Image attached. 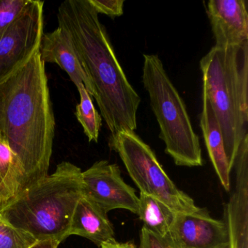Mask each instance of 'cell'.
Listing matches in <instances>:
<instances>
[{
    "label": "cell",
    "mask_w": 248,
    "mask_h": 248,
    "mask_svg": "<svg viewBox=\"0 0 248 248\" xmlns=\"http://www.w3.org/2000/svg\"><path fill=\"white\" fill-rule=\"evenodd\" d=\"M45 63L38 51L0 82V135L24 168V190L48 175L54 113Z\"/></svg>",
    "instance_id": "obj_1"
},
{
    "label": "cell",
    "mask_w": 248,
    "mask_h": 248,
    "mask_svg": "<svg viewBox=\"0 0 248 248\" xmlns=\"http://www.w3.org/2000/svg\"><path fill=\"white\" fill-rule=\"evenodd\" d=\"M57 18L93 86L94 98L110 138L134 132L140 98L117 60L95 8L89 0H66L59 7Z\"/></svg>",
    "instance_id": "obj_2"
},
{
    "label": "cell",
    "mask_w": 248,
    "mask_h": 248,
    "mask_svg": "<svg viewBox=\"0 0 248 248\" xmlns=\"http://www.w3.org/2000/svg\"><path fill=\"white\" fill-rule=\"evenodd\" d=\"M82 170L63 162L56 171L0 205L5 221L38 242H61L69 236L75 207L82 196Z\"/></svg>",
    "instance_id": "obj_3"
},
{
    "label": "cell",
    "mask_w": 248,
    "mask_h": 248,
    "mask_svg": "<svg viewBox=\"0 0 248 248\" xmlns=\"http://www.w3.org/2000/svg\"><path fill=\"white\" fill-rule=\"evenodd\" d=\"M203 94L211 104L233 168L239 145L248 136V41L214 46L200 60Z\"/></svg>",
    "instance_id": "obj_4"
},
{
    "label": "cell",
    "mask_w": 248,
    "mask_h": 248,
    "mask_svg": "<svg viewBox=\"0 0 248 248\" xmlns=\"http://www.w3.org/2000/svg\"><path fill=\"white\" fill-rule=\"evenodd\" d=\"M142 79L159 124L165 153L178 166H202L200 139L193 129L184 100L157 55H143Z\"/></svg>",
    "instance_id": "obj_5"
},
{
    "label": "cell",
    "mask_w": 248,
    "mask_h": 248,
    "mask_svg": "<svg viewBox=\"0 0 248 248\" xmlns=\"http://www.w3.org/2000/svg\"><path fill=\"white\" fill-rule=\"evenodd\" d=\"M109 146L121 158L140 193L157 199L176 213L200 210L194 200L175 185L150 146L135 132H123L110 138Z\"/></svg>",
    "instance_id": "obj_6"
},
{
    "label": "cell",
    "mask_w": 248,
    "mask_h": 248,
    "mask_svg": "<svg viewBox=\"0 0 248 248\" xmlns=\"http://www.w3.org/2000/svg\"><path fill=\"white\" fill-rule=\"evenodd\" d=\"M44 2L31 0L21 16L0 35V82L27 63L40 47Z\"/></svg>",
    "instance_id": "obj_7"
},
{
    "label": "cell",
    "mask_w": 248,
    "mask_h": 248,
    "mask_svg": "<svg viewBox=\"0 0 248 248\" xmlns=\"http://www.w3.org/2000/svg\"><path fill=\"white\" fill-rule=\"evenodd\" d=\"M82 196L92 200L106 213L123 209L137 214L139 197L126 184L117 164L98 161L82 172Z\"/></svg>",
    "instance_id": "obj_8"
},
{
    "label": "cell",
    "mask_w": 248,
    "mask_h": 248,
    "mask_svg": "<svg viewBox=\"0 0 248 248\" xmlns=\"http://www.w3.org/2000/svg\"><path fill=\"white\" fill-rule=\"evenodd\" d=\"M167 238L175 248H229L224 220L213 218L201 207L192 213H177Z\"/></svg>",
    "instance_id": "obj_9"
},
{
    "label": "cell",
    "mask_w": 248,
    "mask_h": 248,
    "mask_svg": "<svg viewBox=\"0 0 248 248\" xmlns=\"http://www.w3.org/2000/svg\"><path fill=\"white\" fill-rule=\"evenodd\" d=\"M247 0H210L206 11L210 20L215 46H239L248 41Z\"/></svg>",
    "instance_id": "obj_10"
},
{
    "label": "cell",
    "mask_w": 248,
    "mask_h": 248,
    "mask_svg": "<svg viewBox=\"0 0 248 248\" xmlns=\"http://www.w3.org/2000/svg\"><path fill=\"white\" fill-rule=\"evenodd\" d=\"M236 190L226 207L224 221L229 235V248H248V145L238 149L234 164Z\"/></svg>",
    "instance_id": "obj_11"
},
{
    "label": "cell",
    "mask_w": 248,
    "mask_h": 248,
    "mask_svg": "<svg viewBox=\"0 0 248 248\" xmlns=\"http://www.w3.org/2000/svg\"><path fill=\"white\" fill-rule=\"evenodd\" d=\"M39 53L45 63L59 65L67 73L77 88L83 84L88 93L94 98L93 86L81 65L70 38L63 29L59 27L52 32L43 34Z\"/></svg>",
    "instance_id": "obj_12"
},
{
    "label": "cell",
    "mask_w": 248,
    "mask_h": 248,
    "mask_svg": "<svg viewBox=\"0 0 248 248\" xmlns=\"http://www.w3.org/2000/svg\"><path fill=\"white\" fill-rule=\"evenodd\" d=\"M86 238L101 248L103 244L115 241L114 230L106 213L96 203L82 196L74 211L69 236Z\"/></svg>",
    "instance_id": "obj_13"
},
{
    "label": "cell",
    "mask_w": 248,
    "mask_h": 248,
    "mask_svg": "<svg viewBox=\"0 0 248 248\" xmlns=\"http://www.w3.org/2000/svg\"><path fill=\"white\" fill-rule=\"evenodd\" d=\"M200 127L202 130L204 143L208 152L210 161L226 191L230 190V173L232 168L229 165L221 131L217 119L208 98L203 94L202 111L200 115Z\"/></svg>",
    "instance_id": "obj_14"
},
{
    "label": "cell",
    "mask_w": 248,
    "mask_h": 248,
    "mask_svg": "<svg viewBox=\"0 0 248 248\" xmlns=\"http://www.w3.org/2000/svg\"><path fill=\"white\" fill-rule=\"evenodd\" d=\"M25 175L18 156L0 135V205L6 204L24 190Z\"/></svg>",
    "instance_id": "obj_15"
},
{
    "label": "cell",
    "mask_w": 248,
    "mask_h": 248,
    "mask_svg": "<svg viewBox=\"0 0 248 248\" xmlns=\"http://www.w3.org/2000/svg\"><path fill=\"white\" fill-rule=\"evenodd\" d=\"M176 214L157 199L140 193L137 215L143 222V227L152 233L167 237Z\"/></svg>",
    "instance_id": "obj_16"
},
{
    "label": "cell",
    "mask_w": 248,
    "mask_h": 248,
    "mask_svg": "<svg viewBox=\"0 0 248 248\" xmlns=\"http://www.w3.org/2000/svg\"><path fill=\"white\" fill-rule=\"evenodd\" d=\"M80 101L76 107L77 119L90 142H98L102 124V117L94 107L92 98L83 84L78 88Z\"/></svg>",
    "instance_id": "obj_17"
},
{
    "label": "cell",
    "mask_w": 248,
    "mask_h": 248,
    "mask_svg": "<svg viewBox=\"0 0 248 248\" xmlns=\"http://www.w3.org/2000/svg\"><path fill=\"white\" fill-rule=\"evenodd\" d=\"M38 241L0 217V248H31Z\"/></svg>",
    "instance_id": "obj_18"
},
{
    "label": "cell",
    "mask_w": 248,
    "mask_h": 248,
    "mask_svg": "<svg viewBox=\"0 0 248 248\" xmlns=\"http://www.w3.org/2000/svg\"><path fill=\"white\" fill-rule=\"evenodd\" d=\"M31 0H0V35L15 22Z\"/></svg>",
    "instance_id": "obj_19"
},
{
    "label": "cell",
    "mask_w": 248,
    "mask_h": 248,
    "mask_svg": "<svg viewBox=\"0 0 248 248\" xmlns=\"http://www.w3.org/2000/svg\"><path fill=\"white\" fill-rule=\"evenodd\" d=\"M96 12L109 16H121L123 14L124 0H89Z\"/></svg>",
    "instance_id": "obj_20"
},
{
    "label": "cell",
    "mask_w": 248,
    "mask_h": 248,
    "mask_svg": "<svg viewBox=\"0 0 248 248\" xmlns=\"http://www.w3.org/2000/svg\"><path fill=\"white\" fill-rule=\"evenodd\" d=\"M139 248H175L167 237H162L142 228Z\"/></svg>",
    "instance_id": "obj_21"
},
{
    "label": "cell",
    "mask_w": 248,
    "mask_h": 248,
    "mask_svg": "<svg viewBox=\"0 0 248 248\" xmlns=\"http://www.w3.org/2000/svg\"><path fill=\"white\" fill-rule=\"evenodd\" d=\"M101 248H138L137 246L133 242H119L114 241L109 243L103 244Z\"/></svg>",
    "instance_id": "obj_22"
},
{
    "label": "cell",
    "mask_w": 248,
    "mask_h": 248,
    "mask_svg": "<svg viewBox=\"0 0 248 248\" xmlns=\"http://www.w3.org/2000/svg\"><path fill=\"white\" fill-rule=\"evenodd\" d=\"M59 244V242L55 241H43L37 242L31 248H58Z\"/></svg>",
    "instance_id": "obj_23"
},
{
    "label": "cell",
    "mask_w": 248,
    "mask_h": 248,
    "mask_svg": "<svg viewBox=\"0 0 248 248\" xmlns=\"http://www.w3.org/2000/svg\"><path fill=\"white\" fill-rule=\"evenodd\" d=\"M0 217H1V216H0Z\"/></svg>",
    "instance_id": "obj_24"
}]
</instances>
